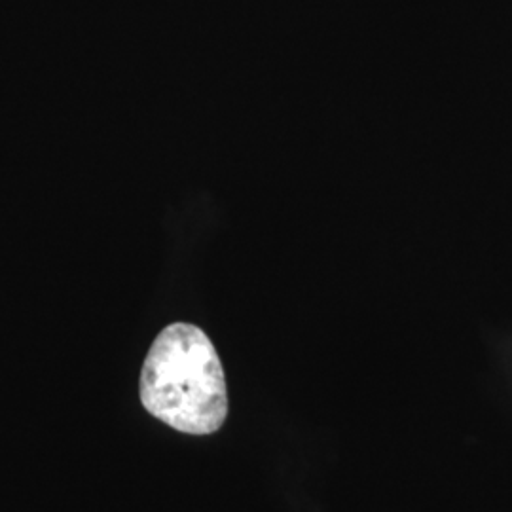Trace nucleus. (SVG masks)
Wrapping results in <instances>:
<instances>
[{"instance_id": "obj_1", "label": "nucleus", "mask_w": 512, "mask_h": 512, "mask_svg": "<svg viewBox=\"0 0 512 512\" xmlns=\"http://www.w3.org/2000/svg\"><path fill=\"white\" fill-rule=\"evenodd\" d=\"M141 403L186 435H211L228 416V389L219 353L196 325L165 327L148 349L139 382Z\"/></svg>"}]
</instances>
